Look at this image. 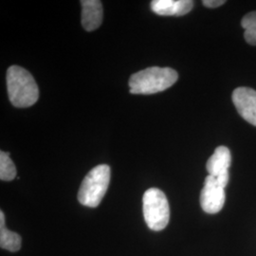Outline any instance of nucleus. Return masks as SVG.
I'll return each instance as SVG.
<instances>
[{"mask_svg":"<svg viewBox=\"0 0 256 256\" xmlns=\"http://www.w3.org/2000/svg\"><path fill=\"white\" fill-rule=\"evenodd\" d=\"M7 90L12 104L16 108H25L34 106L39 98L38 86L25 68L12 66L7 70Z\"/></svg>","mask_w":256,"mask_h":256,"instance_id":"f257e3e1","label":"nucleus"},{"mask_svg":"<svg viewBox=\"0 0 256 256\" xmlns=\"http://www.w3.org/2000/svg\"><path fill=\"white\" fill-rule=\"evenodd\" d=\"M178 79V74L171 68H147L131 75L129 92L131 94H155L171 88Z\"/></svg>","mask_w":256,"mask_h":256,"instance_id":"f03ea898","label":"nucleus"},{"mask_svg":"<svg viewBox=\"0 0 256 256\" xmlns=\"http://www.w3.org/2000/svg\"><path fill=\"white\" fill-rule=\"evenodd\" d=\"M110 182V166L101 164L94 167L82 182L78 192V200L84 206L96 208L108 191Z\"/></svg>","mask_w":256,"mask_h":256,"instance_id":"7ed1b4c3","label":"nucleus"},{"mask_svg":"<svg viewBox=\"0 0 256 256\" xmlns=\"http://www.w3.org/2000/svg\"><path fill=\"white\" fill-rule=\"evenodd\" d=\"M144 216L149 229L160 232L166 228L170 220L169 203L164 192L150 188L142 198Z\"/></svg>","mask_w":256,"mask_h":256,"instance_id":"20e7f679","label":"nucleus"},{"mask_svg":"<svg viewBox=\"0 0 256 256\" xmlns=\"http://www.w3.org/2000/svg\"><path fill=\"white\" fill-rule=\"evenodd\" d=\"M226 200L225 188L220 185L218 180L208 176L205 178L204 186L200 192V205L202 210L207 214H218L222 210Z\"/></svg>","mask_w":256,"mask_h":256,"instance_id":"39448f33","label":"nucleus"},{"mask_svg":"<svg viewBox=\"0 0 256 256\" xmlns=\"http://www.w3.org/2000/svg\"><path fill=\"white\" fill-rule=\"evenodd\" d=\"M232 102L239 115L256 126V90L241 86L232 92Z\"/></svg>","mask_w":256,"mask_h":256,"instance_id":"423d86ee","label":"nucleus"},{"mask_svg":"<svg viewBox=\"0 0 256 256\" xmlns=\"http://www.w3.org/2000/svg\"><path fill=\"white\" fill-rule=\"evenodd\" d=\"M151 10L158 16H182L192 10V0H154L150 4Z\"/></svg>","mask_w":256,"mask_h":256,"instance_id":"0eeeda50","label":"nucleus"},{"mask_svg":"<svg viewBox=\"0 0 256 256\" xmlns=\"http://www.w3.org/2000/svg\"><path fill=\"white\" fill-rule=\"evenodd\" d=\"M82 25L88 32L97 30L102 22V4L99 0H82Z\"/></svg>","mask_w":256,"mask_h":256,"instance_id":"6e6552de","label":"nucleus"},{"mask_svg":"<svg viewBox=\"0 0 256 256\" xmlns=\"http://www.w3.org/2000/svg\"><path fill=\"white\" fill-rule=\"evenodd\" d=\"M232 164V155L229 148L218 146L216 148L214 153L210 156L207 162V171L210 176L214 178L221 174L229 173V168Z\"/></svg>","mask_w":256,"mask_h":256,"instance_id":"1a4fd4ad","label":"nucleus"},{"mask_svg":"<svg viewBox=\"0 0 256 256\" xmlns=\"http://www.w3.org/2000/svg\"><path fill=\"white\" fill-rule=\"evenodd\" d=\"M0 247L10 252H18L21 248V238L5 227V216L0 212Z\"/></svg>","mask_w":256,"mask_h":256,"instance_id":"9d476101","label":"nucleus"},{"mask_svg":"<svg viewBox=\"0 0 256 256\" xmlns=\"http://www.w3.org/2000/svg\"><path fill=\"white\" fill-rule=\"evenodd\" d=\"M16 176V168L10 158L9 153L0 152V180L10 182Z\"/></svg>","mask_w":256,"mask_h":256,"instance_id":"9b49d317","label":"nucleus"},{"mask_svg":"<svg viewBox=\"0 0 256 256\" xmlns=\"http://www.w3.org/2000/svg\"><path fill=\"white\" fill-rule=\"evenodd\" d=\"M241 26L245 30V40L248 44L256 46V12L246 14L241 20Z\"/></svg>","mask_w":256,"mask_h":256,"instance_id":"f8f14e48","label":"nucleus"},{"mask_svg":"<svg viewBox=\"0 0 256 256\" xmlns=\"http://www.w3.org/2000/svg\"><path fill=\"white\" fill-rule=\"evenodd\" d=\"M203 5L207 8H216L225 3L224 0H203Z\"/></svg>","mask_w":256,"mask_h":256,"instance_id":"ddd939ff","label":"nucleus"}]
</instances>
